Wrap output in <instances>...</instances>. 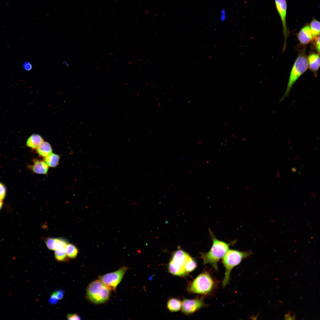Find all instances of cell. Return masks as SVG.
<instances>
[{
    "mask_svg": "<svg viewBox=\"0 0 320 320\" xmlns=\"http://www.w3.org/2000/svg\"><path fill=\"white\" fill-rule=\"evenodd\" d=\"M209 232L212 241V247L208 252L201 253V257L204 264H210L217 270L218 262L223 257L230 245L235 241L229 243L225 242L217 239L210 230Z\"/></svg>",
    "mask_w": 320,
    "mask_h": 320,
    "instance_id": "obj_1",
    "label": "cell"
},
{
    "mask_svg": "<svg viewBox=\"0 0 320 320\" xmlns=\"http://www.w3.org/2000/svg\"><path fill=\"white\" fill-rule=\"evenodd\" d=\"M253 254L251 251H242L235 249H228L223 256L222 263L225 271L222 285L225 287L229 283L232 269L239 265L242 260Z\"/></svg>",
    "mask_w": 320,
    "mask_h": 320,
    "instance_id": "obj_2",
    "label": "cell"
},
{
    "mask_svg": "<svg viewBox=\"0 0 320 320\" xmlns=\"http://www.w3.org/2000/svg\"><path fill=\"white\" fill-rule=\"evenodd\" d=\"M110 290L100 280L91 283L86 290V297L90 302L95 304L105 303L110 295Z\"/></svg>",
    "mask_w": 320,
    "mask_h": 320,
    "instance_id": "obj_3",
    "label": "cell"
},
{
    "mask_svg": "<svg viewBox=\"0 0 320 320\" xmlns=\"http://www.w3.org/2000/svg\"><path fill=\"white\" fill-rule=\"evenodd\" d=\"M215 282L211 275L207 271L199 275L188 287L190 292L207 295L210 293L215 287Z\"/></svg>",
    "mask_w": 320,
    "mask_h": 320,
    "instance_id": "obj_4",
    "label": "cell"
},
{
    "mask_svg": "<svg viewBox=\"0 0 320 320\" xmlns=\"http://www.w3.org/2000/svg\"><path fill=\"white\" fill-rule=\"evenodd\" d=\"M308 67V58L305 51L303 50L299 54L295 61L290 73L287 89L281 99V101L289 95L293 84L307 70Z\"/></svg>",
    "mask_w": 320,
    "mask_h": 320,
    "instance_id": "obj_5",
    "label": "cell"
},
{
    "mask_svg": "<svg viewBox=\"0 0 320 320\" xmlns=\"http://www.w3.org/2000/svg\"><path fill=\"white\" fill-rule=\"evenodd\" d=\"M191 257L181 249L174 253L168 266L169 272L175 276H184L188 274L186 272L187 264Z\"/></svg>",
    "mask_w": 320,
    "mask_h": 320,
    "instance_id": "obj_6",
    "label": "cell"
},
{
    "mask_svg": "<svg viewBox=\"0 0 320 320\" xmlns=\"http://www.w3.org/2000/svg\"><path fill=\"white\" fill-rule=\"evenodd\" d=\"M127 270V267H123L115 272L100 276L99 279L110 290L115 291Z\"/></svg>",
    "mask_w": 320,
    "mask_h": 320,
    "instance_id": "obj_7",
    "label": "cell"
},
{
    "mask_svg": "<svg viewBox=\"0 0 320 320\" xmlns=\"http://www.w3.org/2000/svg\"><path fill=\"white\" fill-rule=\"evenodd\" d=\"M206 305L201 298L192 300L184 299L182 303L181 308L183 313L189 314L195 312Z\"/></svg>",
    "mask_w": 320,
    "mask_h": 320,
    "instance_id": "obj_8",
    "label": "cell"
},
{
    "mask_svg": "<svg viewBox=\"0 0 320 320\" xmlns=\"http://www.w3.org/2000/svg\"><path fill=\"white\" fill-rule=\"evenodd\" d=\"M275 1L276 7L282 23L283 32L284 37V43L283 50H284L286 48V40L289 33V31L286 23L287 2L286 0H275Z\"/></svg>",
    "mask_w": 320,
    "mask_h": 320,
    "instance_id": "obj_9",
    "label": "cell"
},
{
    "mask_svg": "<svg viewBox=\"0 0 320 320\" xmlns=\"http://www.w3.org/2000/svg\"><path fill=\"white\" fill-rule=\"evenodd\" d=\"M297 37L300 43L303 44H307L312 41L313 39L309 25H306L303 27L298 33Z\"/></svg>",
    "mask_w": 320,
    "mask_h": 320,
    "instance_id": "obj_10",
    "label": "cell"
},
{
    "mask_svg": "<svg viewBox=\"0 0 320 320\" xmlns=\"http://www.w3.org/2000/svg\"><path fill=\"white\" fill-rule=\"evenodd\" d=\"M308 67L313 72H316L320 66L319 54L313 53L309 55L308 58Z\"/></svg>",
    "mask_w": 320,
    "mask_h": 320,
    "instance_id": "obj_11",
    "label": "cell"
},
{
    "mask_svg": "<svg viewBox=\"0 0 320 320\" xmlns=\"http://www.w3.org/2000/svg\"><path fill=\"white\" fill-rule=\"evenodd\" d=\"M34 164L31 166V168L34 172L39 174H45L48 169V166L44 161L35 160Z\"/></svg>",
    "mask_w": 320,
    "mask_h": 320,
    "instance_id": "obj_12",
    "label": "cell"
},
{
    "mask_svg": "<svg viewBox=\"0 0 320 320\" xmlns=\"http://www.w3.org/2000/svg\"><path fill=\"white\" fill-rule=\"evenodd\" d=\"M43 142V138L40 135L33 134L31 136L28 138L26 144L28 147L36 149Z\"/></svg>",
    "mask_w": 320,
    "mask_h": 320,
    "instance_id": "obj_13",
    "label": "cell"
},
{
    "mask_svg": "<svg viewBox=\"0 0 320 320\" xmlns=\"http://www.w3.org/2000/svg\"><path fill=\"white\" fill-rule=\"evenodd\" d=\"M36 149L39 154L45 157L52 153V152L50 145L48 143L44 141Z\"/></svg>",
    "mask_w": 320,
    "mask_h": 320,
    "instance_id": "obj_14",
    "label": "cell"
},
{
    "mask_svg": "<svg viewBox=\"0 0 320 320\" xmlns=\"http://www.w3.org/2000/svg\"><path fill=\"white\" fill-rule=\"evenodd\" d=\"M182 303L176 298H171L169 300L167 304V308L171 312L179 311L181 308Z\"/></svg>",
    "mask_w": 320,
    "mask_h": 320,
    "instance_id": "obj_15",
    "label": "cell"
},
{
    "mask_svg": "<svg viewBox=\"0 0 320 320\" xmlns=\"http://www.w3.org/2000/svg\"><path fill=\"white\" fill-rule=\"evenodd\" d=\"M65 247H58L55 250V256L57 261L59 262L67 261L68 257L65 252Z\"/></svg>",
    "mask_w": 320,
    "mask_h": 320,
    "instance_id": "obj_16",
    "label": "cell"
},
{
    "mask_svg": "<svg viewBox=\"0 0 320 320\" xmlns=\"http://www.w3.org/2000/svg\"><path fill=\"white\" fill-rule=\"evenodd\" d=\"M65 250L68 257L73 259L77 256L78 249L76 247L72 244L68 243L65 247Z\"/></svg>",
    "mask_w": 320,
    "mask_h": 320,
    "instance_id": "obj_17",
    "label": "cell"
},
{
    "mask_svg": "<svg viewBox=\"0 0 320 320\" xmlns=\"http://www.w3.org/2000/svg\"><path fill=\"white\" fill-rule=\"evenodd\" d=\"M59 160L58 155L54 153H51L45 157V161L47 164L50 167H54L58 164Z\"/></svg>",
    "mask_w": 320,
    "mask_h": 320,
    "instance_id": "obj_18",
    "label": "cell"
},
{
    "mask_svg": "<svg viewBox=\"0 0 320 320\" xmlns=\"http://www.w3.org/2000/svg\"><path fill=\"white\" fill-rule=\"evenodd\" d=\"M310 28L313 38L319 36L320 22L314 18L312 19L310 23Z\"/></svg>",
    "mask_w": 320,
    "mask_h": 320,
    "instance_id": "obj_19",
    "label": "cell"
},
{
    "mask_svg": "<svg viewBox=\"0 0 320 320\" xmlns=\"http://www.w3.org/2000/svg\"><path fill=\"white\" fill-rule=\"evenodd\" d=\"M44 241L49 249L55 250L58 246V238L49 237L45 239Z\"/></svg>",
    "mask_w": 320,
    "mask_h": 320,
    "instance_id": "obj_20",
    "label": "cell"
},
{
    "mask_svg": "<svg viewBox=\"0 0 320 320\" xmlns=\"http://www.w3.org/2000/svg\"><path fill=\"white\" fill-rule=\"evenodd\" d=\"M6 189L4 185L0 183V199H3L6 195Z\"/></svg>",
    "mask_w": 320,
    "mask_h": 320,
    "instance_id": "obj_21",
    "label": "cell"
},
{
    "mask_svg": "<svg viewBox=\"0 0 320 320\" xmlns=\"http://www.w3.org/2000/svg\"><path fill=\"white\" fill-rule=\"evenodd\" d=\"M285 320H295L296 315L294 313L289 311L288 313L284 315Z\"/></svg>",
    "mask_w": 320,
    "mask_h": 320,
    "instance_id": "obj_22",
    "label": "cell"
},
{
    "mask_svg": "<svg viewBox=\"0 0 320 320\" xmlns=\"http://www.w3.org/2000/svg\"><path fill=\"white\" fill-rule=\"evenodd\" d=\"M58 300L56 295L55 292L52 293L49 300V303L52 304H54L57 302Z\"/></svg>",
    "mask_w": 320,
    "mask_h": 320,
    "instance_id": "obj_23",
    "label": "cell"
},
{
    "mask_svg": "<svg viewBox=\"0 0 320 320\" xmlns=\"http://www.w3.org/2000/svg\"><path fill=\"white\" fill-rule=\"evenodd\" d=\"M315 39V47L316 50L319 54L320 53V36H319L313 38Z\"/></svg>",
    "mask_w": 320,
    "mask_h": 320,
    "instance_id": "obj_24",
    "label": "cell"
},
{
    "mask_svg": "<svg viewBox=\"0 0 320 320\" xmlns=\"http://www.w3.org/2000/svg\"><path fill=\"white\" fill-rule=\"evenodd\" d=\"M67 317L68 320H80V317L77 314H69L67 315Z\"/></svg>",
    "mask_w": 320,
    "mask_h": 320,
    "instance_id": "obj_25",
    "label": "cell"
},
{
    "mask_svg": "<svg viewBox=\"0 0 320 320\" xmlns=\"http://www.w3.org/2000/svg\"><path fill=\"white\" fill-rule=\"evenodd\" d=\"M23 68L27 71H30L32 68L31 64L28 62H25L23 65Z\"/></svg>",
    "mask_w": 320,
    "mask_h": 320,
    "instance_id": "obj_26",
    "label": "cell"
},
{
    "mask_svg": "<svg viewBox=\"0 0 320 320\" xmlns=\"http://www.w3.org/2000/svg\"><path fill=\"white\" fill-rule=\"evenodd\" d=\"M56 296L58 300L62 299L63 297L64 293L62 290H59L55 292Z\"/></svg>",
    "mask_w": 320,
    "mask_h": 320,
    "instance_id": "obj_27",
    "label": "cell"
},
{
    "mask_svg": "<svg viewBox=\"0 0 320 320\" xmlns=\"http://www.w3.org/2000/svg\"><path fill=\"white\" fill-rule=\"evenodd\" d=\"M3 205L2 200L0 199V209L1 208Z\"/></svg>",
    "mask_w": 320,
    "mask_h": 320,
    "instance_id": "obj_28",
    "label": "cell"
}]
</instances>
